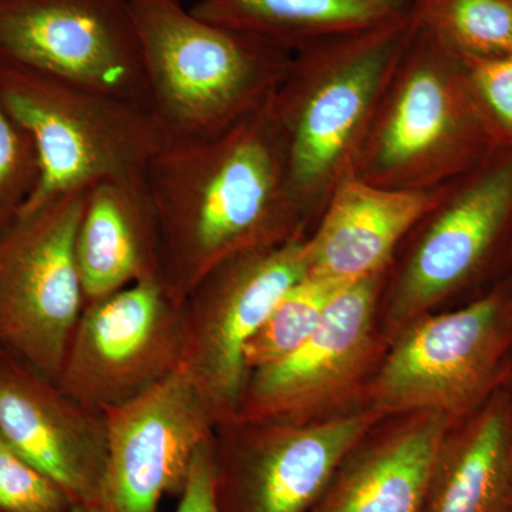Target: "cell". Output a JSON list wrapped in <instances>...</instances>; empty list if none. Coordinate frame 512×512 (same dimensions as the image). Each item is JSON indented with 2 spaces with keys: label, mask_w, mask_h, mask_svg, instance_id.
Here are the masks:
<instances>
[{
  "label": "cell",
  "mask_w": 512,
  "mask_h": 512,
  "mask_svg": "<svg viewBox=\"0 0 512 512\" xmlns=\"http://www.w3.org/2000/svg\"><path fill=\"white\" fill-rule=\"evenodd\" d=\"M144 178L165 285L183 301L228 259L308 235L269 101L220 136L165 144Z\"/></svg>",
  "instance_id": "obj_1"
},
{
  "label": "cell",
  "mask_w": 512,
  "mask_h": 512,
  "mask_svg": "<svg viewBox=\"0 0 512 512\" xmlns=\"http://www.w3.org/2000/svg\"><path fill=\"white\" fill-rule=\"evenodd\" d=\"M416 29L412 12L292 53L269 107L309 227L340 181L353 174L387 83Z\"/></svg>",
  "instance_id": "obj_2"
},
{
  "label": "cell",
  "mask_w": 512,
  "mask_h": 512,
  "mask_svg": "<svg viewBox=\"0 0 512 512\" xmlns=\"http://www.w3.org/2000/svg\"><path fill=\"white\" fill-rule=\"evenodd\" d=\"M127 2L167 143L220 136L258 113L291 63V53L198 18L181 0Z\"/></svg>",
  "instance_id": "obj_3"
},
{
  "label": "cell",
  "mask_w": 512,
  "mask_h": 512,
  "mask_svg": "<svg viewBox=\"0 0 512 512\" xmlns=\"http://www.w3.org/2000/svg\"><path fill=\"white\" fill-rule=\"evenodd\" d=\"M494 148L468 92L463 63L417 23L353 175L393 190H434L470 173Z\"/></svg>",
  "instance_id": "obj_4"
},
{
  "label": "cell",
  "mask_w": 512,
  "mask_h": 512,
  "mask_svg": "<svg viewBox=\"0 0 512 512\" xmlns=\"http://www.w3.org/2000/svg\"><path fill=\"white\" fill-rule=\"evenodd\" d=\"M0 101L32 138L39 161L20 215L103 178L144 171L167 144L146 107L3 59Z\"/></svg>",
  "instance_id": "obj_5"
},
{
  "label": "cell",
  "mask_w": 512,
  "mask_h": 512,
  "mask_svg": "<svg viewBox=\"0 0 512 512\" xmlns=\"http://www.w3.org/2000/svg\"><path fill=\"white\" fill-rule=\"evenodd\" d=\"M87 190L20 215L0 234V349L55 382L84 309L76 235Z\"/></svg>",
  "instance_id": "obj_6"
},
{
  "label": "cell",
  "mask_w": 512,
  "mask_h": 512,
  "mask_svg": "<svg viewBox=\"0 0 512 512\" xmlns=\"http://www.w3.org/2000/svg\"><path fill=\"white\" fill-rule=\"evenodd\" d=\"M305 238L234 256L185 296L181 366L207 400L217 426L235 420L244 399L249 340L308 271Z\"/></svg>",
  "instance_id": "obj_7"
},
{
  "label": "cell",
  "mask_w": 512,
  "mask_h": 512,
  "mask_svg": "<svg viewBox=\"0 0 512 512\" xmlns=\"http://www.w3.org/2000/svg\"><path fill=\"white\" fill-rule=\"evenodd\" d=\"M184 301L146 281L84 306L56 384L106 413L163 382L181 365Z\"/></svg>",
  "instance_id": "obj_8"
},
{
  "label": "cell",
  "mask_w": 512,
  "mask_h": 512,
  "mask_svg": "<svg viewBox=\"0 0 512 512\" xmlns=\"http://www.w3.org/2000/svg\"><path fill=\"white\" fill-rule=\"evenodd\" d=\"M512 232V148L497 147L413 229L414 241L392 279L389 318L404 328L483 274Z\"/></svg>",
  "instance_id": "obj_9"
},
{
  "label": "cell",
  "mask_w": 512,
  "mask_h": 512,
  "mask_svg": "<svg viewBox=\"0 0 512 512\" xmlns=\"http://www.w3.org/2000/svg\"><path fill=\"white\" fill-rule=\"evenodd\" d=\"M0 59L151 111L127 0H0Z\"/></svg>",
  "instance_id": "obj_10"
},
{
  "label": "cell",
  "mask_w": 512,
  "mask_h": 512,
  "mask_svg": "<svg viewBox=\"0 0 512 512\" xmlns=\"http://www.w3.org/2000/svg\"><path fill=\"white\" fill-rule=\"evenodd\" d=\"M507 299L493 292L458 311L407 323L373 383L379 412H466L484 393L504 348Z\"/></svg>",
  "instance_id": "obj_11"
},
{
  "label": "cell",
  "mask_w": 512,
  "mask_h": 512,
  "mask_svg": "<svg viewBox=\"0 0 512 512\" xmlns=\"http://www.w3.org/2000/svg\"><path fill=\"white\" fill-rule=\"evenodd\" d=\"M103 512H160L181 494L195 454L214 439L217 420L184 366L123 406L107 410Z\"/></svg>",
  "instance_id": "obj_12"
},
{
  "label": "cell",
  "mask_w": 512,
  "mask_h": 512,
  "mask_svg": "<svg viewBox=\"0 0 512 512\" xmlns=\"http://www.w3.org/2000/svg\"><path fill=\"white\" fill-rule=\"evenodd\" d=\"M380 413L375 407L312 424L237 421L245 434L231 463L214 457L220 512L308 511Z\"/></svg>",
  "instance_id": "obj_13"
},
{
  "label": "cell",
  "mask_w": 512,
  "mask_h": 512,
  "mask_svg": "<svg viewBox=\"0 0 512 512\" xmlns=\"http://www.w3.org/2000/svg\"><path fill=\"white\" fill-rule=\"evenodd\" d=\"M387 274L343 286L292 355L254 370L232 421H295L352 386L372 355L373 316Z\"/></svg>",
  "instance_id": "obj_14"
},
{
  "label": "cell",
  "mask_w": 512,
  "mask_h": 512,
  "mask_svg": "<svg viewBox=\"0 0 512 512\" xmlns=\"http://www.w3.org/2000/svg\"><path fill=\"white\" fill-rule=\"evenodd\" d=\"M0 434L74 504L99 507L106 414L76 402L18 357L0 352Z\"/></svg>",
  "instance_id": "obj_15"
},
{
  "label": "cell",
  "mask_w": 512,
  "mask_h": 512,
  "mask_svg": "<svg viewBox=\"0 0 512 512\" xmlns=\"http://www.w3.org/2000/svg\"><path fill=\"white\" fill-rule=\"evenodd\" d=\"M446 185L393 190L348 175L306 235V275L353 282L389 271L400 244L440 201Z\"/></svg>",
  "instance_id": "obj_16"
},
{
  "label": "cell",
  "mask_w": 512,
  "mask_h": 512,
  "mask_svg": "<svg viewBox=\"0 0 512 512\" xmlns=\"http://www.w3.org/2000/svg\"><path fill=\"white\" fill-rule=\"evenodd\" d=\"M84 306L127 286L164 281L156 210L144 171L90 185L76 235Z\"/></svg>",
  "instance_id": "obj_17"
},
{
  "label": "cell",
  "mask_w": 512,
  "mask_h": 512,
  "mask_svg": "<svg viewBox=\"0 0 512 512\" xmlns=\"http://www.w3.org/2000/svg\"><path fill=\"white\" fill-rule=\"evenodd\" d=\"M447 416L419 413L350 461L322 512H424Z\"/></svg>",
  "instance_id": "obj_18"
},
{
  "label": "cell",
  "mask_w": 512,
  "mask_h": 512,
  "mask_svg": "<svg viewBox=\"0 0 512 512\" xmlns=\"http://www.w3.org/2000/svg\"><path fill=\"white\" fill-rule=\"evenodd\" d=\"M416 0H198L191 12L215 25L295 53L413 12Z\"/></svg>",
  "instance_id": "obj_19"
},
{
  "label": "cell",
  "mask_w": 512,
  "mask_h": 512,
  "mask_svg": "<svg viewBox=\"0 0 512 512\" xmlns=\"http://www.w3.org/2000/svg\"><path fill=\"white\" fill-rule=\"evenodd\" d=\"M512 495V417L491 404L441 447L424 512H505Z\"/></svg>",
  "instance_id": "obj_20"
},
{
  "label": "cell",
  "mask_w": 512,
  "mask_h": 512,
  "mask_svg": "<svg viewBox=\"0 0 512 512\" xmlns=\"http://www.w3.org/2000/svg\"><path fill=\"white\" fill-rule=\"evenodd\" d=\"M427 35L460 60L512 56V0H416Z\"/></svg>",
  "instance_id": "obj_21"
},
{
  "label": "cell",
  "mask_w": 512,
  "mask_h": 512,
  "mask_svg": "<svg viewBox=\"0 0 512 512\" xmlns=\"http://www.w3.org/2000/svg\"><path fill=\"white\" fill-rule=\"evenodd\" d=\"M349 282L305 275L281 296L245 348V365L256 369L292 355L318 328L329 303Z\"/></svg>",
  "instance_id": "obj_22"
},
{
  "label": "cell",
  "mask_w": 512,
  "mask_h": 512,
  "mask_svg": "<svg viewBox=\"0 0 512 512\" xmlns=\"http://www.w3.org/2000/svg\"><path fill=\"white\" fill-rule=\"evenodd\" d=\"M37 180L35 144L0 101V234L18 220Z\"/></svg>",
  "instance_id": "obj_23"
},
{
  "label": "cell",
  "mask_w": 512,
  "mask_h": 512,
  "mask_svg": "<svg viewBox=\"0 0 512 512\" xmlns=\"http://www.w3.org/2000/svg\"><path fill=\"white\" fill-rule=\"evenodd\" d=\"M467 89L495 147L512 148V56L461 60Z\"/></svg>",
  "instance_id": "obj_24"
},
{
  "label": "cell",
  "mask_w": 512,
  "mask_h": 512,
  "mask_svg": "<svg viewBox=\"0 0 512 512\" xmlns=\"http://www.w3.org/2000/svg\"><path fill=\"white\" fill-rule=\"evenodd\" d=\"M73 504L0 434V512H67Z\"/></svg>",
  "instance_id": "obj_25"
},
{
  "label": "cell",
  "mask_w": 512,
  "mask_h": 512,
  "mask_svg": "<svg viewBox=\"0 0 512 512\" xmlns=\"http://www.w3.org/2000/svg\"><path fill=\"white\" fill-rule=\"evenodd\" d=\"M214 439L195 454L175 512H220L215 498Z\"/></svg>",
  "instance_id": "obj_26"
},
{
  "label": "cell",
  "mask_w": 512,
  "mask_h": 512,
  "mask_svg": "<svg viewBox=\"0 0 512 512\" xmlns=\"http://www.w3.org/2000/svg\"><path fill=\"white\" fill-rule=\"evenodd\" d=\"M67 512H103L96 505L73 504Z\"/></svg>",
  "instance_id": "obj_27"
},
{
  "label": "cell",
  "mask_w": 512,
  "mask_h": 512,
  "mask_svg": "<svg viewBox=\"0 0 512 512\" xmlns=\"http://www.w3.org/2000/svg\"><path fill=\"white\" fill-rule=\"evenodd\" d=\"M0 352H3V350H2V349H0Z\"/></svg>",
  "instance_id": "obj_28"
},
{
  "label": "cell",
  "mask_w": 512,
  "mask_h": 512,
  "mask_svg": "<svg viewBox=\"0 0 512 512\" xmlns=\"http://www.w3.org/2000/svg\"><path fill=\"white\" fill-rule=\"evenodd\" d=\"M508 512H512V510H511V511H508Z\"/></svg>",
  "instance_id": "obj_29"
},
{
  "label": "cell",
  "mask_w": 512,
  "mask_h": 512,
  "mask_svg": "<svg viewBox=\"0 0 512 512\" xmlns=\"http://www.w3.org/2000/svg\"><path fill=\"white\" fill-rule=\"evenodd\" d=\"M511 299H512V296H511Z\"/></svg>",
  "instance_id": "obj_30"
}]
</instances>
